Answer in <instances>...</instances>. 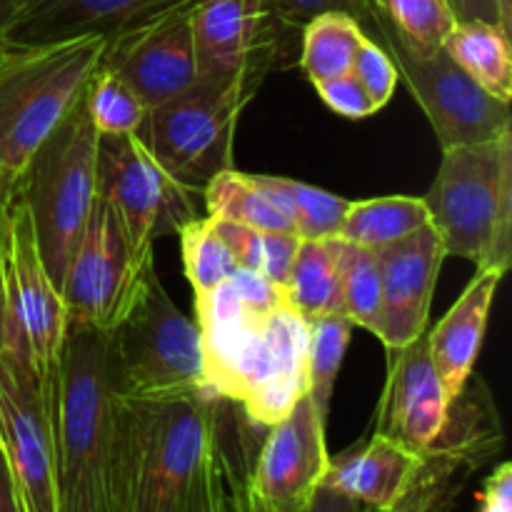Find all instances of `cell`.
Returning <instances> with one entry per match:
<instances>
[{"label":"cell","instance_id":"cell-33","mask_svg":"<svg viewBox=\"0 0 512 512\" xmlns=\"http://www.w3.org/2000/svg\"><path fill=\"white\" fill-rule=\"evenodd\" d=\"M180 250H183L185 275L193 285L195 295H205L238 270L233 253L223 243L210 218H195L180 230Z\"/></svg>","mask_w":512,"mask_h":512},{"label":"cell","instance_id":"cell-41","mask_svg":"<svg viewBox=\"0 0 512 512\" xmlns=\"http://www.w3.org/2000/svg\"><path fill=\"white\" fill-rule=\"evenodd\" d=\"M10 205L13 198H0V350H8L10 345Z\"/></svg>","mask_w":512,"mask_h":512},{"label":"cell","instance_id":"cell-24","mask_svg":"<svg viewBox=\"0 0 512 512\" xmlns=\"http://www.w3.org/2000/svg\"><path fill=\"white\" fill-rule=\"evenodd\" d=\"M343 250L340 238L300 240L285 295L305 320L343 315Z\"/></svg>","mask_w":512,"mask_h":512},{"label":"cell","instance_id":"cell-46","mask_svg":"<svg viewBox=\"0 0 512 512\" xmlns=\"http://www.w3.org/2000/svg\"><path fill=\"white\" fill-rule=\"evenodd\" d=\"M500 8V25L505 33H512V0H498Z\"/></svg>","mask_w":512,"mask_h":512},{"label":"cell","instance_id":"cell-40","mask_svg":"<svg viewBox=\"0 0 512 512\" xmlns=\"http://www.w3.org/2000/svg\"><path fill=\"white\" fill-rule=\"evenodd\" d=\"M273 5L285 20L298 28L320 13H348L363 23L370 10V0H273Z\"/></svg>","mask_w":512,"mask_h":512},{"label":"cell","instance_id":"cell-3","mask_svg":"<svg viewBox=\"0 0 512 512\" xmlns=\"http://www.w3.org/2000/svg\"><path fill=\"white\" fill-rule=\"evenodd\" d=\"M218 398H123L115 415L113 512H180Z\"/></svg>","mask_w":512,"mask_h":512},{"label":"cell","instance_id":"cell-26","mask_svg":"<svg viewBox=\"0 0 512 512\" xmlns=\"http://www.w3.org/2000/svg\"><path fill=\"white\" fill-rule=\"evenodd\" d=\"M363 23L380 25L410 55L428 58L443 50L458 18L448 0H370Z\"/></svg>","mask_w":512,"mask_h":512},{"label":"cell","instance_id":"cell-2","mask_svg":"<svg viewBox=\"0 0 512 512\" xmlns=\"http://www.w3.org/2000/svg\"><path fill=\"white\" fill-rule=\"evenodd\" d=\"M115 415L108 333L68 323L53 400L58 512H113Z\"/></svg>","mask_w":512,"mask_h":512},{"label":"cell","instance_id":"cell-30","mask_svg":"<svg viewBox=\"0 0 512 512\" xmlns=\"http://www.w3.org/2000/svg\"><path fill=\"white\" fill-rule=\"evenodd\" d=\"M265 193L288 213L293 220L295 235L300 240L335 238L343 223L350 200L328 190L313 188V185L298 183V180L278 178V175H253Z\"/></svg>","mask_w":512,"mask_h":512},{"label":"cell","instance_id":"cell-23","mask_svg":"<svg viewBox=\"0 0 512 512\" xmlns=\"http://www.w3.org/2000/svg\"><path fill=\"white\" fill-rule=\"evenodd\" d=\"M503 448L498 408L485 383L470 373L458 395H453L438 438L420 458L438 460L473 475Z\"/></svg>","mask_w":512,"mask_h":512},{"label":"cell","instance_id":"cell-8","mask_svg":"<svg viewBox=\"0 0 512 512\" xmlns=\"http://www.w3.org/2000/svg\"><path fill=\"white\" fill-rule=\"evenodd\" d=\"M255 93L243 83L195 78L183 93L150 108L138 135L175 183L200 195L215 175L233 168L235 128Z\"/></svg>","mask_w":512,"mask_h":512},{"label":"cell","instance_id":"cell-1","mask_svg":"<svg viewBox=\"0 0 512 512\" xmlns=\"http://www.w3.org/2000/svg\"><path fill=\"white\" fill-rule=\"evenodd\" d=\"M203 335L205 375L215 398L243 408L248 420L270 428L308 393V323L290 303L258 310L225 280L195 295Z\"/></svg>","mask_w":512,"mask_h":512},{"label":"cell","instance_id":"cell-42","mask_svg":"<svg viewBox=\"0 0 512 512\" xmlns=\"http://www.w3.org/2000/svg\"><path fill=\"white\" fill-rule=\"evenodd\" d=\"M478 512H512V465L500 463L478 493Z\"/></svg>","mask_w":512,"mask_h":512},{"label":"cell","instance_id":"cell-29","mask_svg":"<svg viewBox=\"0 0 512 512\" xmlns=\"http://www.w3.org/2000/svg\"><path fill=\"white\" fill-rule=\"evenodd\" d=\"M365 30L348 13H320L300 28L298 63L310 83L350 73Z\"/></svg>","mask_w":512,"mask_h":512},{"label":"cell","instance_id":"cell-25","mask_svg":"<svg viewBox=\"0 0 512 512\" xmlns=\"http://www.w3.org/2000/svg\"><path fill=\"white\" fill-rule=\"evenodd\" d=\"M443 50L493 98L510 103L512 98V50L510 33L498 23L458 20L445 38Z\"/></svg>","mask_w":512,"mask_h":512},{"label":"cell","instance_id":"cell-38","mask_svg":"<svg viewBox=\"0 0 512 512\" xmlns=\"http://www.w3.org/2000/svg\"><path fill=\"white\" fill-rule=\"evenodd\" d=\"M220 495H223V468H220L213 440L208 438V448H205L203 460H200L198 470L190 480L188 495H185L180 512H220Z\"/></svg>","mask_w":512,"mask_h":512},{"label":"cell","instance_id":"cell-7","mask_svg":"<svg viewBox=\"0 0 512 512\" xmlns=\"http://www.w3.org/2000/svg\"><path fill=\"white\" fill-rule=\"evenodd\" d=\"M108 345L123 398H215L198 323L180 313L155 270L135 308L108 333Z\"/></svg>","mask_w":512,"mask_h":512},{"label":"cell","instance_id":"cell-12","mask_svg":"<svg viewBox=\"0 0 512 512\" xmlns=\"http://www.w3.org/2000/svg\"><path fill=\"white\" fill-rule=\"evenodd\" d=\"M10 345L25 353L35 373L40 398L53 415L60 350L68 333V310L58 285L40 258L33 220L23 200L10 205Z\"/></svg>","mask_w":512,"mask_h":512},{"label":"cell","instance_id":"cell-27","mask_svg":"<svg viewBox=\"0 0 512 512\" xmlns=\"http://www.w3.org/2000/svg\"><path fill=\"white\" fill-rule=\"evenodd\" d=\"M425 223H430V213L423 198L393 195V198L360 200L348 205L335 238L358 248L378 250L415 233Z\"/></svg>","mask_w":512,"mask_h":512},{"label":"cell","instance_id":"cell-19","mask_svg":"<svg viewBox=\"0 0 512 512\" xmlns=\"http://www.w3.org/2000/svg\"><path fill=\"white\" fill-rule=\"evenodd\" d=\"M265 428L248 420L238 403L218 398L213 405L210 420V440L223 468V495H220V512H265L250 500L248 483L253 473L255 455L263 443ZM295 512H378L368 505H360L335 490L320 485L313 500Z\"/></svg>","mask_w":512,"mask_h":512},{"label":"cell","instance_id":"cell-17","mask_svg":"<svg viewBox=\"0 0 512 512\" xmlns=\"http://www.w3.org/2000/svg\"><path fill=\"white\" fill-rule=\"evenodd\" d=\"M380 263V320L375 335L388 350L403 348L425 333L445 245L433 223L375 250Z\"/></svg>","mask_w":512,"mask_h":512},{"label":"cell","instance_id":"cell-45","mask_svg":"<svg viewBox=\"0 0 512 512\" xmlns=\"http://www.w3.org/2000/svg\"><path fill=\"white\" fill-rule=\"evenodd\" d=\"M20 3L23 0H0V48L10 43V25H13Z\"/></svg>","mask_w":512,"mask_h":512},{"label":"cell","instance_id":"cell-4","mask_svg":"<svg viewBox=\"0 0 512 512\" xmlns=\"http://www.w3.org/2000/svg\"><path fill=\"white\" fill-rule=\"evenodd\" d=\"M108 35L0 48V198L15 188L35 150L85 93Z\"/></svg>","mask_w":512,"mask_h":512},{"label":"cell","instance_id":"cell-39","mask_svg":"<svg viewBox=\"0 0 512 512\" xmlns=\"http://www.w3.org/2000/svg\"><path fill=\"white\" fill-rule=\"evenodd\" d=\"M313 88L318 90L323 103L328 105L330 110H335L338 115H343V118L360 120L378 113V105L370 100V95L365 93V88L355 80L353 73L338 75V78L330 80H320V83H313Z\"/></svg>","mask_w":512,"mask_h":512},{"label":"cell","instance_id":"cell-15","mask_svg":"<svg viewBox=\"0 0 512 512\" xmlns=\"http://www.w3.org/2000/svg\"><path fill=\"white\" fill-rule=\"evenodd\" d=\"M0 448L28 512L55 508L53 415L40 398L30 360L0 350Z\"/></svg>","mask_w":512,"mask_h":512},{"label":"cell","instance_id":"cell-28","mask_svg":"<svg viewBox=\"0 0 512 512\" xmlns=\"http://www.w3.org/2000/svg\"><path fill=\"white\" fill-rule=\"evenodd\" d=\"M205 210L210 218L228 220V223L248 225L258 230H278L295 233L293 220L283 208L263 190L253 175L238 173L235 168L215 175L203 193Z\"/></svg>","mask_w":512,"mask_h":512},{"label":"cell","instance_id":"cell-36","mask_svg":"<svg viewBox=\"0 0 512 512\" xmlns=\"http://www.w3.org/2000/svg\"><path fill=\"white\" fill-rule=\"evenodd\" d=\"M470 475L453 465L420 458L418 475L408 493L385 512H450Z\"/></svg>","mask_w":512,"mask_h":512},{"label":"cell","instance_id":"cell-22","mask_svg":"<svg viewBox=\"0 0 512 512\" xmlns=\"http://www.w3.org/2000/svg\"><path fill=\"white\" fill-rule=\"evenodd\" d=\"M505 273L500 268H480L458 303L428 333V350L448 398L458 395L470 378L488 328L490 305Z\"/></svg>","mask_w":512,"mask_h":512},{"label":"cell","instance_id":"cell-20","mask_svg":"<svg viewBox=\"0 0 512 512\" xmlns=\"http://www.w3.org/2000/svg\"><path fill=\"white\" fill-rule=\"evenodd\" d=\"M178 3L185 0H23L10 25V40L33 45L80 35H110Z\"/></svg>","mask_w":512,"mask_h":512},{"label":"cell","instance_id":"cell-13","mask_svg":"<svg viewBox=\"0 0 512 512\" xmlns=\"http://www.w3.org/2000/svg\"><path fill=\"white\" fill-rule=\"evenodd\" d=\"M370 40L383 45L413 98L428 115L440 148L490 143L512 130L510 103L485 93L445 50L415 58L395 43L393 35L375 23H363Z\"/></svg>","mask_w":512,"mask_h":512},{"label":"cell","instance_id":"cell-35","mask_svg":"<svg viewBox=\"0 0 512 512\" xmlns=\"http://www.w3.org/2000/svg\"><path fill=\"white\" fill-rule=\"evenodd\" d=\"M380 285L378 253L370 248L345 243L343 250V315L353 325L375 335L380 320Z\"/></svg>","mask_w":512,"mask_h":512},{"label":"cell","instance_id":"cell-6","mask_svg":"<svg viewBox=\"0 0 512 512\" xmlns=\"http://www.w3.org/2000/svg\"><path fill=\"white\" fill-rule=\"evenodd\" d=\"M98 143L100 133L90 118L85 88L35 150L15 188L28 208L40 258L58 290L95 203Z\"/></svg>","mask_w":512,"mask_h":512},{"label":"cell","instance_id":"cell-11","mask_svg":"<svg viewBox=\"0 0 512 512\" xmlns=\"http://www.w3.org/2000/svg\"><path fill=\"white\" fill-rule=\"evenodd\" d=\"M150 270H155V260H140L133 253L115 210L95 195L60 285L68 320L110 333L135 308Z\"/></svg>","mask_w":512,"mask_h":512},{"label":"cell","instance_id":"cell-21","mask_svg":"<svg viewBox=\"0 0 512 512\" xmlns=\"http://www.w3.org/2000/svg\"><path fill=\"white\" fill-rule=\"evenodd\" d=\"M418 468L420 455L373 433L365 443L330 458L323 485L355 503L385 512L408 493Z\"/></svg>","mask_w":512,"mask_h":512},{"label":"cell","instance_id":"cell-14","mask_svg":"<svg viewBox=\"0 0 512 512\" xmlns=\"http://www.w3.org/2000/svg\"><path fill=\"white\" fill-rule=\"evenodd\" d=\"M193 3L170 5L108 35L100 68L128 83L148 110L183 93L198 78L190 25Z\"/></svg>","mask_w":512,"mask_h":512},{"label":"cell","instance_id":"cell-9","mask_svg":"<svg viewBox=\"0 0 512 512\" xmlns=\"http://www.w3.org/2000/svg\"><path fill=\"white\" fill-rule=\"evenodd\" d=\"M190 25L198 78L213 83L258 90L270 70L288 68L300 50V28L273 0H195Z\"/></svg>","mask_w":512,"mask_h":512},{"label":"cell","instance_id":"cell-10","mask_svg":"<svg viewBox=\"0 0 512 512\" xmlns=\"http://www.w3.org/2000/svg\"><path fill=\"white\" fill-rule=\"evenodd\" d=\"M95 195L115 210L140 260H155V240L198 218L195 193L155 163L138 133L100 135Z\"/></svg>","mask_w":512,"mask_h":512},{"label":"cell","instance_id":"cell-32","mask_svg":"<svg viewBox=\"0 0 512 512\" xmlns=\"http://www.w3.org/2000/svg\"><path fill=\"white\" fill-rule=\"evenodd\" d=\"M305 323H308V343H305L308 395L320 415L328 420L330 395H333L335 378L348 350L353 323L345 315H318Z\"/></svg>","mask_w":512,"mask_h":512},{"label":"cell","instance_id":"cell-34","mask_svg":"<svg viewBox=\"0 0 512 512\" xmlns=\"http://www.w3.org/2000/svg\"><path fill=\"white\" fill-rule=\"evenodd\" d=\"M88 108L100 135L138 133L148 115V108L138 93L100 65L88 85Z\"/></svg>","mask_w":512,"mask_h":512},{"label":"cell","instance_id":"cell-37","mask_svg":"<svg viewBox=\"0 0 512 512\" xmlns=\"http://www.w3.org/2000/svg\"><path fill=\"white\" fill-rule=\"evenodd\" d=\"M350 73L355 75L360 85L365 88V93L370 95L378 110L383 105H388V100L393 98V90L398 85V68H395L393 58L388 55V50L380 43L370 40L365 35V40L360 43L358 53H355L353 68Z\"/></svg>","mask_w":512,"mask_h":512},{"label":"cell","instance_id":"cell-31","mask_svg":"<svg viewBox=\"0 0 512 512\" xmlns=\"http://www.w3.org/2000/svg\"><path fill=\"white\" fill-rule=\"evenodd\" d=\"M210 220L215 225V233L223 238V243L233 253L238 268L263 275V278L273 280L280 288L288 285L290 268H293L295 253H298L300 245L298 235L248 228V225L228 223V220Z\"/></svg>","mask_w":512,"mask_h":512},{"label":"cell","instance_id":"cell-5","mask_svg":"<svg viewBox=\"0 0 512 512\" xmlns=\"http://www.w3.org/2000/svg\"><path fill=\"white\" fill-rule=\"evenodd\" d=\"M445 253L508 273L512 263V130L490 143L450 145L425 195Z\"/></svg>","mask_w":512,"mask_h":512},{"label":"cell","instance_id":"cell-44","mask_svg":"<svg viewBox=\"0 0 512 512\" xmlns=\"http://www.w3.org/2000/svg\"><path fill=\"white\" fill-rule=\"evenodd\" d=\"M0 512H28L25 510L23 498L18 493V485H15L13 473L8 468V460H5L3 448H0Z\"/></svg>","mask_w":512,"mask_h":512},{"label":"cell","instance_id":"cell-43","mask_svg":"<svg viewBox=\"0 0 512 512\" xmlns=\"http://www.w3.org/2000/svg\"><path fill=\"white\" fill-rule=\"evenodd\" d=\"M448 3L458 20H485V23L500 25L498 0H448Z\"/></svg>","mask_w":512,"mask_h":512},{"label":"cell","instance_id":"cell-16","mask_svg":"<svg viewBox=\"0 0 512 512\" xmlns=\"http://www.w3.org/2000/svg\"><path fill=\"white\" fill-rule=\"evenodd\" d=\"M325 423L305 393L283 420L265 430L248 483L250 500L260 510L295 512L313 500L330 463Z\"/></svg>","mask_w":512,"mask_h":512},{"label":"cell","instance_id":"cell-18","mask_svg":"<svg viewBox=\"0 0 512 512\" xmlns=\"http://www.w3.org/2000/svg\"><path fill=\"white\" fill-rule=\"evenodd\" d=\"M448 393L430 360L428 333L388 350V378L375 418V433L423 455L438 438L448 413Z\"/></svg>","mask_w":512,"mask_h":512}]
</instances>
